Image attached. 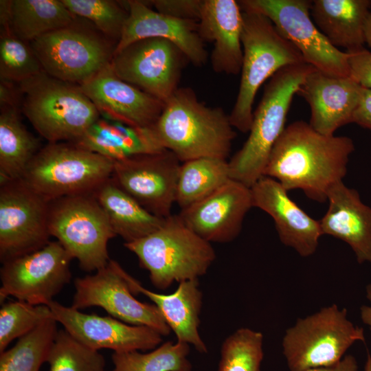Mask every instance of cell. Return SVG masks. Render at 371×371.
<instances>
[{
	"mask_svg": "<svg viewBox=\"0 0 371 371\" xmlns=\"http://www.w3.org/2000/svg\"><path fill=\"white\" fill-rule=\"evenodd\" d=\"M354 150L350 137L324 135L309 123L296 121L285 127L276 142L264 176L278 181L287 191L300 189L323 203L330 189L343 181Z\"/></svg>",
	"mask_w": 371,
	"mask_h": 371,
	"instance_id": "cell-1",
	"label": "cell"
},
{
	"mask_svg": "<svg viewBox=\"0 0 371 371\" xmlns=\"http://www.w3.org/2000/svg\"><path fill=\"white\" fill-rule=\"evenodd\" d=\"M153 128L162 146L181 163L203 157L226 159L236 135L229 115L201 102L189 87H179L164 103Z\"/></svg>",
	"mask_w": 371,
	"mask_h": 371,
	"instance_id": "cell-2",
	"label": "cell"
},
{
	"mask_svg": "<svg viewBox=\"0 0 371 371\" xmlns=\"http://www.w3.org/2000/svg\"><path fill=\"white\" fill-rule=\"evenodd\" d=\"M314 69L307 63L290 65L271 78L254 112L248 138L228 161L232 179L251 188L264 176L273 147L285 128L293 96Z\"/></svg>",
	"mask_w": 371,
	"mask_h": 371,
	"instance_id": "cell-3",
	"label": "cell"
},
{
	"mask_svg": "<svg viewBox=\"0 0 371 371\" xmlns=\"http://www.w3.org/2000/svg\"><path fill=\"white\" fill-rule=\"evenodd\" d=\"M242 11L241 76L229 117L234 128L247 133L252 123L255 97L265 81L285 67L306 63L267 17L254 11Z\"/></svg>",
	"mask_w": 371,
	"mask_h": 371,
	"instance_id": "cell-4",
	"label": "cell"
},
{
	"mask_svg": "<svg viewBox=\"0 0 371 371\" xmlns=\"http://www.w3.org/2000/svg\"><path fill=\"white\" fill-rule=\"evenodd\" d=\"M124 245L147 270L153 285L165 290L174 282L199 280L216 258L212 244L188 228L179 215H170L151 234Z\"/></svg>",
	"mask_w": 371,
	"mask_h": 371,
	"instance_id": "cell-5",
	"label": "cell"
},
{
	"mask_svg": "<svg viewBox=\"0 0 371 371\" xmlns=\"http://www.w3.org/2000/svg\"><path fill=\"white\" fill-rule=\"evenodd\" d=\"M23 111L49 143L75 142L100 118V113L79 86L43 71L19 83Z\"/></svg>",
	"mask_w": 371,
	"mask_h": 371,
	"instance_id": "cell-6",
	"label": "cell"
},
{
	"mask_svg": "<svg viewBox=\"0 0 371 371\" xmlns=\"http://www.w3.org/2000/svg\"><path fill=\"white\" fill-rule=\"evenodd\" d=\"M114 161L73 142L48 143L30 162L22 179L52 201L93 193L112 177Z\"/></svg>",
	"mask_w": 371,
	"mask_h": 371,
	"instance_id": "cell-7",
	"label": "cell"
},
{
	"mask_svg": "<svg viewBox=\"0 0 371 371\" xmlns=\"http://www.w3.org/2000/svg\"><path fill=\"white\" fill-rule=\"evenodd\" d=\"M346 308L336 304L300 318L282 339L283 354L290 371L333 365L356 341H365L364 330L348 318Z\"/></svg>",
	"mask_w": 371,
	"mask_h": 371,
	"instance_id": "cell-8",
	"label": "cell"
},
{
	"mask_svg": "<svg viewBox=\"0 0 371 371\" xmlns=\"http://www.w3.org/2000/svg\"><path fill=\"white\" fill-rule=\"evenodd\" d=\"M49 227L81 269L96 271L111 260L108 243L116 235L93 193L52 201Z\"/></svg>",
	"mask_w": 371,
	"mask_h": 371,
	"instance_id": "cell-9",
	"label": "cell"
},
{
	"mask_svg": "<svg viewBox=\"0 0 371 371\" xmlns=\"http://www.w3.org/2000/svg\"><path fill=\"white\" fill-rule=\"evenodd\" d=\"M242 10L267 17L307 64L330 76L350 77V54L334 47L311 19L312 1L242 0Z\"/></svg>",
	"mask_w": 371,
	"mask_h": 371,
	"instance_id": "cell-10",
	"label": "cell"
},
{
	"mask_svg": "<svg viewBox=\"0 0 371 371\" xmlns=\"http://www.w3.org/2000/svg\"><path fill=\"white\" fill-rule=\"evenodd\" d=\"M50 202L23 179L0 183V260L34 252L48 244Z\"/></svg>",
	"mask_w": 371,
	"mask_h": 371,
	"instance_id": "cell-11",
	"label": "cell"
},
{
	"mask_svg": "<svg viewBox=\"0 0 371 371\" xmlns=\"http://www.w3.org/2000/svg\"><path fill=\"white\" fill-rule=\"evenodd\" d=\"M71 256L58 241L2 263L0 301L9 296L31 304L47 305L71 278Z\"/></svg>",
	"mask_w": 371,
	"mask_h": 371,
	"instance_id": "cell-12",
	"label": "cell"
},
{
	"mask_svg": "<svg viewBox=\"0 0 371 371\" xmlns=\"http://www.w3.org/2000/svg\"><path fill=\"white\" fill-rule=\"evenodd\" d=\"M124 271L117 261L110 260L94 274L76 278L71 306L78 310L100 307L126 324L148 326L162 336L169 335L172 330L159 308L135 297Z\"/></svg>",
	"mask_w": 371,
	"mask_h": 371,
	"instance_id": "cell-13",
	"label": "cell"
},
{
	"mask_svg": "<svg viewBox=\"0 0 371 371\" xmlns=\"http://www.w3.org/2000/svg\"><path fill=\"white\" fill-rule=\"evenodd\" d=\"M186 61L170 41L148 38L113 53L110 65L120 78L165 103L179 88Z\"/></svg>",
	"mask_w": 371,
	"mask_h": 371,
	"instance_id": "cell-14",
	"label": "cell"
},
{
	"mask_svg": "<svg viewBox=\"0 0 371 371\" xmlns=\"http://www.w3.org/2000/svg\"><path fill=\"white\" fill-rule=\"evenodd\" d=\"M30 46L47 74L79 85L109 65L113 54L99 38L72 25L45 34Z\"/></svg>",
	"mask_w": 371,
	"mask_h": 371,
	"instance_id": "cell-15",
	"label": "cell"
},
{
	"mask_svg": "<svg viewBox=\"0 0 371 371\" xmlns=\"http://www.w3.org/2000/svg\"><path fill=\"white\" fill-rule=\"evenodd\" d=\"M181 164L165 149L114 161L111 177L148 211L167 218L176 203Z\"/></svg>",
	"mask_w": 371,
	"mask_h": 371,
	"instance_id": "cell-16",
	"label": "cell"
},
{
	"mask_svg": "<svg viewBox=\"0 0 371 371\" xmlns=\"http://www.w3.org/2000/svg\"><path fill=\"white\" fill-rule=\"evenodd\" d=\"M54 318L83 345L113 352L147 351L162 344V335L148 326L126 324L111 316L87 314L54 300L47 304Z\"/></svg>",
	"mask_w": 371,
	"mask_h": 371,
	"instance_id": "cell-17",
	"label": "cell"
},
{
	"mask_svg": "<svg viewBox=\"0 0 371 371\" xmlns=\"http://www.w3.org/2000/svg\"><path fill=\"white\" fill-rule=\"evenodd\" d=\"M251 207L250 188L230 179L209 196L181 210L178 215L201 238L210 243H223L238 236Z\"/></svg>",
	"mask_w": 371,
	"mask_h": 371,
	"instance_id": "cell-18",
	"label": "cell"
},
{
	"mask_svg": "<svg viewBox=\"0 0 371 371\" xmlns=\"http://www.w3.org/2000/svg\"><path fill=\"white\" fill-rule=\"evenodd\" d=\"M103 118L140 128L157 121L164 102L120 78L111 65L79 85Z\"/></svg>",
	"mask_w": 371,
	"mask_h": 371,
	"instance_id": "cell-19",
	"label": "cell"
},
{
	"mask_svg": "<svg viewBox=\"0 0 371 371\" xmlns=\"http://www.w3.org/2000/svg\"><path fill=\"white\" fill-rule=\"evenodd\" d=\"M124 3L128 14L113 53L141 39L160 38L175 45L194 66L206 63L207 52L199 33L198 21L163 14L142 1Z\"/></svg>",
	"mask_w": 371,
	"mask_h": 371,
	"instance_id": "cell-20",
	"label": "cell"
},
{
	"mask_svg": "<svg viewBox=\"0 0 371 371\" xmlns=\"http://www.w3.org/2000/svg\"><path fill=\"white\" fill-rule=\"evenodd\" d=\"M250 189L253 207L273 218L280 241L302 257L313 255L323 235L319 221L300 208L289 196L288 191L272 178L262 176Z\"/></svg>",
	"mask_w": 371,
	"mask_h": 371,
	"instance_id": "cell-21",
	"label": "cell"
},
{
	"mask_svg": "<svg viewBox=\"0 0 371 371\" xmlns=\"http://www.w3.org/2000/svg\"><path fill=\"white\" fill-rule=\"evenodd\" d=\"M362 89L350 77L333 76L314 69L306 75L297 93L310 106L311 127L331 136L341 126L352 123Z\"/></svg>",
	"mask_w": 371,
	"mask_h": 371,
	"instance_id": "cell-22",
	"label": "cell"
},
{
	"mask_svg": "<svg viewBox=\"0 0 371 371\" xmlns=\"http://www.w3.org/2000/svg\"><path fill=\"white\" fill-rule=\"evenodd\" d=\"M243 11L235 0H203L198 21L203 41L211 42L212 69L216 73H240L243 51L241 41Z\"/></svg>",
	"mask_w": 371,
	"mask_h": 371,
	"instance_id": "cell-23",
	"label": "cell"
},
{
	"mask_svg": "<svg viewBox=\"0 0 371 371\" xmlns=\"http://www.w3.org/2000/svg\"><path fill=\"white\" fill-rule=\"evenodd\" d=\"M327 201L328 210L319 221L322 234L346 243L359 264L371 263V207L343 181L330 189Z\"/></svg>",
	"mask_w": 371,
	"mask_h": 371,
	"instance_id": "cell-24",
	"label": "cell"
},
{
	"mask_svg": "<svg viewBox=\"0 0 371 371\" xmlns=\"http://www.w3.org/2000/svg\"><path fill=\"white\" fill-rule=\"evenodd\" d=\"M124 276L134 295L143 294L159 308L177 341L193 346L200 353L207 352L199 332L203 294L198 280L181 282L174 293L161 294L144 287L126 271Z\"/></svg>",
	"mask_w": 371,
	"mask_h": 371,
	"instance_id": "cell-25",
	"label": "cell"
},
{
	"mask_svg": "<svg viewBox=\"0 0 371 371\" xmlns=\"http://www.w3.org/2000/svg\"><path fill=\"white\" fill-rule=\"evenodd\" d=\"M73 143L114 161L165 150L153 126L135 127L100 117Z\"/></svg>",
	"mask_w": 371,
	"mask_h": 371,
	"instance_id": "cell-26",
	"label": "cell"
},
{
	"mask_svg": "<svg viewBox=\"0 0 371 371\" xmlns=\"http://www.w3.org/2000/svg\"><path fill=\"white\" fill-rule=\"evenodd\" d=\"M370 0H314L311 14L314 23L336 48L351 53L364 48L365 25Z\"/></svg>",
	"mask_w": 371,
	"mask_h": 371,
	"instance_id": "cell-27",
	"label": "cell"
},
{
	"mask_svg": "<svg viewBox=\"0 0 371 371\" xmlns=\"http://www.w3.org/2000/svg\"><path fill=\"white\" fill-rule=\"evenodd\" d=\"M93 194L116 236L125 243L142 239L159 229L166 218L157 216L125 192L112 177Z\"/></svg>",
	"mask_w": 371,
	"mask_h": 371,
	"instance_id": "cell-28",
	"label": "cell"
},
{
	"mask_svg": "<svg viewBox=\"0 0 371 371\" xmlns=\"http://www.w3.org/2000/svg\"><path fill=\"white\" fill-rule=\"evenodd\" d=\"M39 141L23 124L14 106H1L0 114V183L22 179L41 149Z\"/></svg>",
	"mask_w": 371,
	"mask_h": 371,
	"instance_id": "cell-29",
	"label": "cell"
},
{
	"mask_svg": "<svg viewBox=\"0 0 371 371\" xmlns=\"http://www.w3.org/2000/svg\"><path fill=\"white\" fill-rule=\"evenodd\" d=\"M74 16L62 0L10 1V29L24 41L71 26Z\"/></svg>",
	"mask_w": 371,
	"mask_h": 371,
	"instance_id": "cell-30",
	"label": "cell"
},
{
	"mask_svg": "<svg viewBox=\"0 0 371 371\" xmlns=\"http://www.w3.org/2000/svg\"><path fill=\"white\" fill-rule=\"evenodd\" d=\"M230 179L227 159L203 157L183 162L176 203L181 210L186 208L213 193Z\"/></svg>",
	"mask_w": 371,
	"mask_h": 371,
	"instance_id": "cell-31",
	"label": "cell"
},
{
	"mask_svg": "<svg viewBox=\"0 0 371 371\" xmlns=\"http://www.w3.org/2000/svg\"><path fill=\"white\" fill-rule=\"evenodd\" d=\"M54 317L18 339L14 346L0 353V371H39L47 363L58 333Z\"/></svg>",
	"mask_w": 371,
	"mask_h": 371,
	"instance_id": "cell-32",
	"label": "cell"
},
{
	"mask_svg": "<svg viewBox=\"0 0 371 371\" xmlns=\"http://www.w3.org/2000/svg\"><path fill=\"white\" fill-rule=\"evenodd\" d=\"M190 345L168 341L147 352L138 350L113 352L110 371H192Z\"/></svg>",
	"mask_w": 371,
	"mask_h": 371,
	"instance_id": "cell-33",
	"label": "cell"
},
{
	"mask_svg": "<svg viewBox=\"0 0 371 371\" xmlns=\"http://www.w3.org/2000/svg\"><path fill=\"white\" fill-rule=\"evenodd\" d=\"M263 357V335L240 328L223 341L218 371H260Z\"/></svg>",
	"mask_w": 371,
	"mask_h": 371,
	"instance_id": "cell-34",
	"label": "cell"
},
{
	"mask_svg": "<svg viewBox=\"0 0 371 371\" xmlns=\"http://www.w3.org/2000/svg\"><path fill=\"white\" fill-rule=\"evenodd\" d=\"M47 363L49 371H105L103 355L77 341L65 329L58 330Z\"/></svg>",
	"mask_w": 371,
	"mask_h": 371,
	"instance_id": "cell-35",
	"label": "cell"
},
{
	"mask_svg": "<svg viewBox=\"0 0 371 371\" xmlns=\"http://www.w3.org/2000/svg\"><path fill=\"white\" fill-rule=\"evenodd\" d=\"M0 39V77L3 82H21L43 70L31 46L16 36L10 27L3 28Z\"/></svg>",
	"mask_w": 371,
	"mask_h": 371,
	"instance_id": "cell-36",
	"label": "cell"
},
{
	"mask_svg": "<svg viewBox=\"0 0 371 371\" xmlns=\"http://www.w3.org/2000/svg\"><path fill=\"white\" fill-rule=\"evenodd\" d=\"M54 317L47 305L16 300L3 303L0 308V353L14 339L27 335Z\"/></svg>",
	"mask_w": 371,
	"mask_h": 371,
	"instance_id": "cell-37",
	"label": "cell"
},
{
	"mask_svg": "<svg viewBox=\"0 0 371 371\" xmlns=\"http://www.w3.org/2000/svg\"><path fill=\"white\" fill-rule=\"evenodd\" d=\"M75 16L92 21L104 34L117 40L128 17V10L120 1L110 0H62Z\"/></svg>",
	"mask_w": 371,
	"mask_h": 371,
	"instance_id": "cell-38",
	"label": "cell"
},
{
	"mask_svg": "<svg viewBox=\"0 0 371 371\" xmlns=\"http://www.w3.org/2000/svg\"><path fill=\"white\" fill-rule=\"evenodd\" d=\"M203 0L151 1L156 11L172 17L199 21Z\"/></svg>",
	"mask_w": 371,
	"mask_h": 371,
	"instance_id": "cell-39",
	"label": "cell"
},
{
	"mask_svg": "<svg viewBox=\"0 0 371 371\" xmlns=\"http://www.w3.org/2000/svg\"><path fill=\"white\" fill-rule=\"evenodd\" d=\"M349 54L350 77L362 87L371 89V52L363 48Z\"/></svg>",
	"mask_w": 371,
	"mask_h": 371,
	"instance_id": "cell-40",
	"label": "cell"
},
{
	"mask_svg": "<svg viewBox=\"0 0 371 371\" xmlns=\"http://www.w3.org/2000/svg\"><path fill=\"white\" fill-rule=\"evenodd\" d=\"M352 123L371 131V89H362L359 105L355 112Z\"/></svg>",
	"mask_w": 371,
	"mask_h": 371,
	"instance_id": "cell-41",
	"label": "cell"
},
{
	"mask_svg": "<svg viewBox=\"0 0 371 371\" xmlns=\"http://www.w3.org/2000/svg\"><path fill=\"white\" fill-rule=\"evenodd\" d=\"M357 359L354 356L348 355L333 365L312 368L307 371H357Z\"/></svg>",
	"mask_w": 371,
	"mask_h": 371,
	"instance_id": "cell-42",
	"label": "cell"
},
{
	"mask_svg": "<svg viewBox=\"0 0 371 371\" xmlns=\"http://www.w3.org/2000/svg\"><path fill=\"white\" fill-rule=\"evenodd\" d=\"M360 315L362 322L369 327L371 332V306H361Z\"/></svg>",
	"mask_w": 371,
	"mask_h": 371,
	"instance_id": "cell-43",
	"label": "cell"
},
{
	"mask_svg": "<svg viewBox=\"0 0 371 371\" xmlns=\"http://www.w3.org/2000/svg\"><path fill=\"white\" fill-rule=\"evenodd\" d=\"M366 43L371 47V12L368 16L365 25Z\"/></svg>",
	"mask_w": 371,
	"mask_h": 371,
	"instance_id": "cell-44",
	"label": "cell"
},
{
	"mask_svg": "<svg viewBox=\"0 0 371 371\" xmlns=\"http://www.w3.org/2000/svg\"><path fill=\"white\" fill-rule=\"evenodd\" d=\"M364 371H371V355L369 352H367V359L364 367Z\"/></svg>",
	"mask_w": 371,
	"mask_h": 371,
	"instance_id": "cell-45",
	"label": "cell"
},
{
	"mask_svg": "<svg viewBox=\"0 0 371 371\" xmlns=\"http://www.w3.org/2000/svg\"><path fill=\"white\" fill-rule=\"evenodd\" d=\"M366 297L371 303V284H369L366 286Z\"/></svg>",
	"mask_w": 371,
	"mask_h": 371,
	"instance_id": "cell-46",
	"label": "cell"
}]
</instances>
